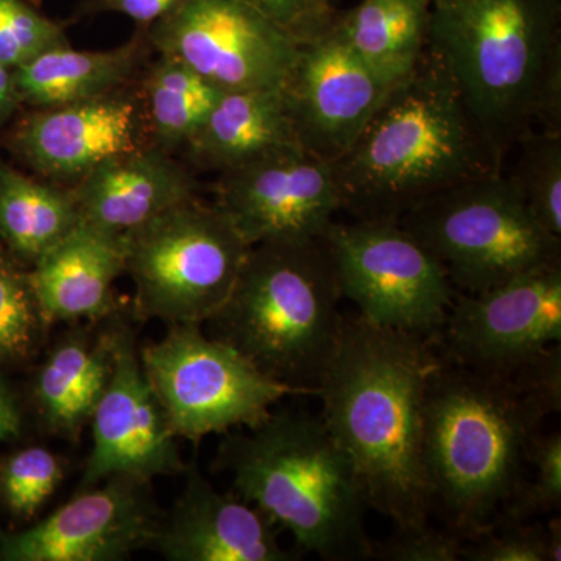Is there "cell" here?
<instances>
[{"label": "cell", "instance_id": "d4e9b609", "mask_svg": "<svg viewBox=\"0 0 561 561\" xmlns=\"http://www.w3.org/2000/svg\"><path fill=\"white\" fill-rule=\"evenodd\" d=\"M72 191L28 179L0 164V241L35 264L79 227Z\"/></svg>", "mask_w": 561, "mask_h": 561}, {"label": "cell", "instance_id": "44dd1931", "mask_svg": "<svg viewBox=\"0 0 561 561\" xmlns=\"http://www.w3.org/2000/svg\"><path fill=\"white\" fill-rule=\"evenodd\" d=\"M186 146L203 168L225 173L300 142L284 90H241L221 92Z\"/></svg>", "mask_w": 561, "mask_h": 561}, {"label": "cell", "instance_id": "e575fe53", "mask_svg": "<svg viewBox=\"0 0 561 561\" xmlns=\"http://www.w3.org/2000/svg\"><path fill=\"white\" fill-rule=\"evenodd\" d=\"M180 0H101V9L117 11L140 24H154Z\"/></svg>", "mask_w": 561, "mask_h": 561}, {"label": "cell", "instance_id": "d6a6232c", "mask_svg": "<svg viewBox=\"0 0 561 561\" xmlns=\"http://www.w3.org/2000/svg\"><path fill=\"white\" fill-rule=\"evenodd\" d=\"M465 538L453 530L434 529L431 524L416 529H397L381 545L373 542L371 559L387 561H459Z\"/></svg>", "mask_w": 561, "mask_h": 561}, {"label": "cell", "instance_id": "ba28073f", "mask_svg": "<svg viewBox=\"0 0 561 561\" xmlns=\"http://www.w3.org/2000/svg\"><path fill=\"white\" fill-rule=\"evenodd\" d=\"M142 319L202 324L230 297L251 249L216 205L192 198L124 236Z\"/></svg>", "mask_w": 561, "mask_h": 561}, {"label": "cell", "instance_id": "484cf974", "mask_svg": "<svg viewBox=\"0 0 561 561\" xmlns=\"http://www.w3.org/2000/svg\"><path fill=\"white\" fill-rule=\"evenodd\" d=\"M184 62L162 57L147 77V116L162 149L190 142L221 95Z\"/></svg>", "mask_w": 561, "mask_h": 561}, {"label": "cell", "instance_id": "3957f363", "mask_svg": "<svg viewBox=\"0 0 561 561\" xmlns=\"http://www.w3.org/2000/svg\"><path fill=\"white\" fill-rule=\"evenodd\" d=\"M548 416L516 376L472 370L443 356L424 409L434 515L465 540L497 526L522 493Z\"/></svg>", "mask_w": 561, "mask_h": 561}, {"label": "cell", "instance_id": "7c38bea8", "mask_svg": "<svg viewBox=\"0 0 561 561\" xmlns=\"http://www.w3.org/2000/svg\"><path fill=\"white\" fill-rule=\"evenodd\" d=\"M561 343V262L481 291H456L443 328L446 359L515 376Z\"/></svg>", "mask_w": 561, "mask_h": 561}, {"label": "cell", "instance_id": "4fadbf2b", "mask_svg": "<svg viewBox=\"0 0 561 561\" xmlns=\"http://www.w3.org/2000/svg\"><path fill=\"white\" fill-rule=\"evenodd\" d=\"M216 206L250 247L323 239L342 210L331 162L301 146L220 173Z\"/></svg>", "mask_w": 561, "mask_h": 561}, {"label": "cell", "instance_id": "f546056e", "mask_svg": "<svg viewBox=\"0 0 561 561\" xmlns=\"http://www.w3.org/2000/svg\"><path fill=\"white\" fill-rule=\"evenodd\" d=\"M69 44L65 31L25 0H0V61L11 69Z\"/></svg>", "mask_w": 561, "mask_h": 561}, {"label": "cell", "instance_id": "9a60e30c", "mask_svg": "<svg viewBox=\"0 0 561 561\" xmlns=\"http://www.w3.org/2000/svg\"><path fill=\"white\" fill-rule=\"evenodd\" d=\"M91 421L92 449L79 490L113 476L151 482L186 470L127 328L114 330L113 373Z\"/></svg>", "mask_w": 561, "mask_h": 561}, {"label": "cell", "instance_id": "5bb4252c", "mask_svg": "<svg viewBox=\"0 0 561 561\" xmlns=\"http://www.w3.org/2000/svg\"><path fill=\"white\" fill-rule=\"evenodd\" d=\"M160 522L150 482L113 476L31 529L0 534V560L119 561L153 545Z\"/></svg>", "mask_w": 561, "mask_h": 561}, {"label": "cell", "instance_id": "ac0fdd59", "mask_svg": "<svg viewBox=\"0 0 561 561\" xmlns=\"http://www.w3.org/2000/svg\"><path fill=\"white\" fill-rule=\"evenodd\" d=\"M186 486L153 545L171 561H289L294 553L278 540V526L238 494L219 493L186 468Z\"/></svg>", "mask_w": 561, "mask_h": 561}, {"label": "cell", "instance_id": "74e56055", "mask_svg": "<svg viewBox=\"0 0 561 561\" xmlns=\"http://www.w3.org/2000/svg\"><path fill=\"white\" fill-rule=\"evenodd\" d=\"M432 2H435V0H432Z\"/></svg>", "mask_w": 561, "mask_h": 561}, {"label": "cell", "instance_id": "8d00e7d4", "mask_svg": "<svg viewBox=\"0 0 561 561\" xmlns=\"http://www.w3.org/2000/svg\"><path fill=\"white\" fill-rule=\"evenodd\" d=\"M20 103L21 99L16 88V79H14V69L0 61V125L9 119Z\"/></svg>", "mask_w": 561, "mask_h": 561}, {"label": "cell", "instance_id": "4316f807", "mask_svg": "<svg viewBox=\"0 0 561 561\" xmlns=\"http://www.w3.org/2000/svg\"><path fill=\"white\" fill-rule=\"evenodd\" d=\"M515 147L519 158L507 176L535 220L561 239V131L535 128Z\"/></svg>", "mask_w": 561, "mask_h": 561}, {"label": "cell", "instance_id": "2e32d148", "mask_svg": "<svg viewBox=\"0 0 561 561\" xmlns=\"http://www.w3.org/2000/svg\"><path fill=\"white\" fill-rule=\"evenodd\" d=\"M397 83L362 61L331 25L302 44L284 90L298 142L332 164L353 147Z\"/></svg>", "mask_w": 561, "mask_h": 561}, {"label": "cell", "instance_id": "8992f818", "mask_svg": "<svg viewBox=\"0 0 561 561\" xmlns=\"http://www.w3.org/2000/svg\"><path fill=\"white\" fill-rule=\"evenodd\" d=\"M343 300L323 239L251 247L230 297L208 320L261 371L317 394L330 362Z\"/></svg>", "mask_w": 561, "mask_h": 561}, {"label": "cell", "instance_id": "7402d4cb", "mask_svg": "<svg viewBox=\"0 0 561 561\" xmlns=\"http://www.w3.org/2000/svg\"><path fill=\"white\" fill-rule=\"evenodd\" d=\"M114 365V330L72 332L50 351L36 375L33 397L47 430L76 438L91 423Z\"/></svg>", "mask_w": 561, "mask_h": 561}, {"label": "cell", "instance_id": "d6986e66", "mask_svg": "<svg viewBox=\"0 0 561 561\" xmlns=\"http://www.w3.org/2000/svg\"><path fill=\"white\" fill-rule=\"evenodd\" d=\"M81 220L125 236L195 198L191 173L164 149L140 147L103 162L72 191Z\"/></svg>", "mask_w": 561, "mask_h": 561}, {"label": "cell", "instance_id": "cb8c5ba5", "mask_svg": "<svg viewBox=\"0 0 561 561\" xmlns=\"http://www.w3.org/2000/svg\"><path fill=\"white\" fill-rule=\"evenodd\" d=\"M431 11L432 0H362L332 27L362 61L400 81L427 49Z\"/></svg>", "mask_w": 561, "mask_h": 561}, {"label": "cell", "instance_id": "d590c367", "mask_svg": "<svg viewBox=\"0 0 561 561\" xmlns=\"http://www.w3.org/2000/svg\"><path fill=\"white\" fill-rule=\"evenodd\" d=\"M22 431L20 405L13 391L0 378V443L14 440Z\"/></svg>", "mask_w": 561, "mask_h": 561}, {"label": "cell", "instance_id": "603a6c76", "mask_svg": "<svg viewBox=\"0 0 561 561\" xmlns=\"http://www.w3.org/2000/svg\"><path fill=\"white\" fill-rule=\"evenodd\" d=\"M139 43L111 50L54 47L14 69L21 103L41 108L101 98L121 88L135 72Z\"/></svg>", "mask_w": 561, "mask_h": 561}, {"label": "cell", "instance_id": "1f68e13d", "mask_svg": "<svg viewBox=\"0 0 561 561\" xmlns=\"http://www.w3.org/2000/svg\"><path fill=\"white\" fill-rule=\"evenodd\" d=\"M461 560L560 561L553 552L548 526L527 522L501 523L465 541Z\"/></svg>", "mask_w": 561, "mask_h": 561}, {"label": "cell", "instance_id": "8fae6325", "mask_svg": "<svg viewBox=\"0 0 561 561\" xmlns=\"http://www.w3.org/2000/svg\"><path fill=\"white\" fill-rule=\"evenodd\" d=\"M150 38L221 91L286 90L302 46L242 0H180Z\"/></svg>", "mask_w": 561, "mask_h": 561}, {"label": "cell", "instance_id": "ffe728a7", "mask_svg": "<svg viewBox=\"0 0 561 561\" xmlns=\"http://www.w3.org/2000/svg\"><path fill=\"white\" fill-rule=\"evenodd\" d=\"M125 272L124 236L81 220L27 272L44 323L101 320L116 309L113 286Z\"/></svg>", "mask_w": 561, "mask_h": 561}, {"label": "cell", "instance_id": "52a82bcc", "mask_svg": "<svg viewBox=\"0 0 561 561\" xmlns=\"http://www.w3.org/2000/svg\"><path fill=\"white\" fill-rule=\"evenodd\" d=\"M398 221L437 257L459 294L561 262V239L535 220L504 173L438 192Z\"/></svg>", "mask_w": 561, "mask_h": 561}, {"label": "cell", "instance_id": "9c48e42d", "mask_svg": "<svg viewBox=\"0 0 561 561\" xmlns=\"http://www.w3.org/2000/svg\"><path fill=\"white\" fill-rule=\"evenodd\" d=\"M140 364L176 438L251 430L284 398L308 394L265 375L201 324H171L161 341L139 351Z\"/></svg>", "mask_w": 561, "mask_h": 561}, {"label": "cell", "instance_id": "f1b7e54d", "mask_svg": "<svg viewBox=\"0 0 561 561\" xmlns=\"http://www.w3.org/2000/svg\"><path fill=\"white\" fill-rule=\"evenodd\" d=\"M41 317L27 273L0 250V362L31 357L38 342Z\"/></svg>", "mask_w": 561, "mask_h": 561}, {"label": "cell", "instance_id": "5b68a950", "mask_svg": "<svg viewBox=\"0 0 561 561\" xmlns=\"http://www.w3.org/2000/svg\"><path fill=\"white\" fill-rule=\"evenodd\" d=\"M216 470L230 472L238 496L289 531L302 552L371 559L364 490L321 416L273 409L257 426L228 434Z\"/></svg>", "mask_w": 561, "mask_h": 561}, {"label": "cell", "instance_id": "7a4b0ae2", "mask_svg": "<svg viewBox=\"0 0 561 561\" xmlns=\"http://www.w3.org/2000/svg\"><path fill=\"white\" fill-rule=\"evenodd\" d=\"M505 157L427 47L353 147L332 162L342 210L398 220L438 192L504 173Z\"/></svg>", "mask_w": 561, "mask_h": 561}, {"label": "cell", "instance_id": "277c9868", "mask_svg": "<svg viewBox=\"0 0 561 561\" xmlns=\"http://www.w3.org/2000/svg\"><path fill=\"white\" fill-rule=\"evenodd\" d=\"M427 47L504 157L535 128L561 131L559 0H435Z\"/></svg>", "mask_w": 561, "mask_h": 561}, {"label": "cell", "instance_id": "836d02e7", "mask_svg": "<svg viewBox=\"0 0 561 561\" xmlns=\"http://www.w3.org/2000/svg\"><path fill=\"white\" fill-rule=\"evenodd\" d=\"M300 43H308L331 27L332 0H242Z\"/></svg>", "mask_w": 561, "mask_h": 561}, {"label": "cell", "instance_id": "6da1fadb", "mask_svg": "<svg viewBox=\"0 0 561 561\" xmlns=\"http://www.w3.org/2000/svg\"><path fill=\"white\" fill-rule=\"evenodd\" d=\"M440 343L343 313L317 397L321 420L348 457L368 507L397 529L431 524L423 459L424 409Z\"/></svg>", "mask_w": 561, "mask_h": 561}, {"label": "cell", "instance_id": "30bf717a", "mask_svg": "<svg viewBox=\"0 0 561 561\" xmlns=\"http://www.w3.org/2000/svg\"><path fill=\"white\" fill-rule=\"evenodd\" d=\"M343 298L378 327L440 343L454 289L448 273L400 221L354 219L323 236Z\"/></svg>", "mask_w": 561, "mask_h": 561}, {"label": "cell", "instance_id": "e0dca14e", "mask_svg": "<svg viewBox=\"0 0 561 561\" xmlns=\"http://www.w3.org/2000/svg\"><path fill=\"white\" fill-rule=\"evenodd\" d=\"M22 160L51 180H77L142 146V116L130 95L110 94L41 108L13 135Z\"/></svg>", "mask_w": 561, "mask_h": 561}, {"label": "cell", "instance_id": "83f0119b", "mask_svg": "<svg viewBox=\"0 0 561 561\" xmlns=\"http://www.w3.org/2000/svg\"><path fill=\"white\" fill-rule=\"evenodd\" d=\"M62 481L60 459L41 446L20 449L0 461V502L21 519H32Z\"/></svg>", "mask_w": 561, "mask_h": 561}, {"label": "cell", "instance_id": "4dcf8cb0", "mask_svg": "<svg viewBox=\"0 0 561 561\" xmlns=\"http://www.w3.org/2000/svg\"><path fill=\"white\" fill-rule=\"evenodd\" d=\"M529 461L534 467L531 481L526 479L522 493L501 523L529 522L531 516L560 508L561 432L538 435L531 446Z\"/></svg>", "mask_w": 561, "mask_h": 561}]
</instances>
